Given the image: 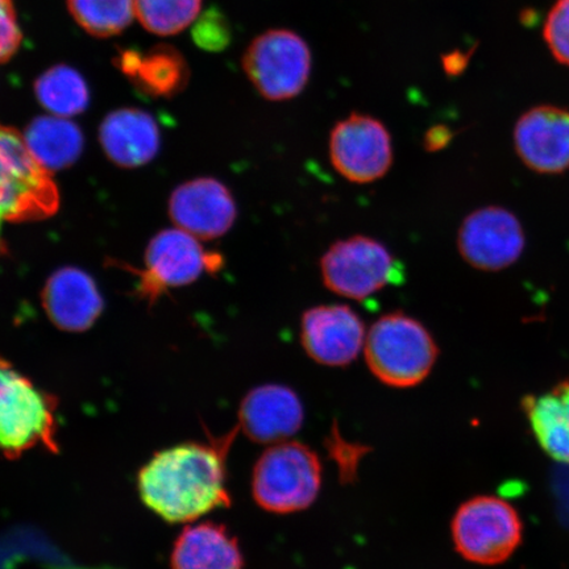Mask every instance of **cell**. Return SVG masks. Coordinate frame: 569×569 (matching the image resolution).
I'll return each mask as SVG.
<instances>
[{"label":"cell","instance_id":"1","mask_svg":"<svg viewBox=\"0 0 569 569\" xmlns=\"http://www.w3.org/2000/svg\"><path fill=\"white\" fill-rule=\"evenodd\" d=\"M234 432L218 442H190L160 451L140 469L142 502L170 523L194 522L220 508H229L227 452Z\"/></svg>","mask_w":569,"mask_h":569},{"label":"cell","instance_id":"2","mask_svg":"<svg viewBox=\"0 0 569 569\" xmlns=\"http://www.w3.org/2000/svg\"><path fill=\"white\" fill-rule=\"evenodd\" d=\"M51 172L36 160L24 134L0 123V256L7 253V224L39 222L59 210Z\"/></svg>","mask_w":569,"mask_h":569},{"label":"cell","instance_id":"3","mask_svg":"<svg viewBox=\"0 0 569 569\" xmlns=\"http://www.w3.org/2000/svg\"><path fill=\"white\" fill-rule=\"evenodd\" d=\"M362 352L377 380L391 388L408 389L429 377L439 347L418 319L395 311L376 320L367 332Z\"/></svg>","mask_w":569,"mask_h":569},{"label":"cell","instance_id":"4","mask_svg":"<svg viewBox=\"0 0 569 569\" xmlns=\"http://www.w3.org/2000/svg\"><path fill=\"white\" fill-rule=\"evenodd\" d=\"M57 398L0 359V452L16 459L33 448L59 452Z\"/></svg>","mask_w":569,"mask_h":569},{"label":"cell","instance_id":"5","mask_svg":"<svg viewBox=\"0 0 569 569\" xmlns=\"http://www.w3.org/2000/svg\"><path fill=\"white\" fill-rule=\"evenodd\" d=\"M322 487V462L300 442L270 446L256 461L252 495L261 509L274 515L297 513L316 502Z\"/></svg>","mask_w":569,"mask_h":569},{"label":"cell","instance_id":"6","mask_svg":"<svg viewBox=\"0 0 569 569\" xmlns=\"http://www.w3.org/2000/svg\"><path fill=\"white\" fill-rule=\"evenodd\" d=\"M523 525L517 510L501 498L473 497L462 503L452 519L455 549L481 566L503 563L521 545Z\"/></svg>","mask_w":569,"mask_h":569},{"label":"cell","instance_id":"7","mask_svg":"<svg viewBox=\"0 0 569 569\" xmlns=\"http://www.w3.org/2000/svg\"><path fill=\"white\" fill-rule=\"evenodd\" d=\"M319 267L327 289L355 301L367 300L403 276L389 249L365 234L338 240L327 249Z\"/></svg>","mask_w":569,"mask_h":569},{"label":"cell","instance_id":"8","mask_svg":"<svg viewBox=\"0 0 569 569\" xmlns=\"http://www.w3.org/2000/svg\"><path fill=\"white\" fill-rule=\"evenodd\" d=\"M243 69L253 88L272 102L301 94L311 74V52L300 34L289 30L261 33L247 48Z\"/></svg>","mask_w":569,"mask_h":569},{"label":"cell","instance_id":"9","mask_svg":"<svg viewBox=\"0 0 569 569\" xmlns=\"http://www.w3.org/2000/svg\"><path fill=\"white\" fill-rule=\"evenodd\" d=\"M144 264L139 293L153 301L168 289L193 283L203 273L218 272L223 259L219 253L206 251L193 234L176 229L156 234L148 246Z\"/></svg>","mask_w":569,"mask_h":569},{"label":"cell","instance_id":"10","mask_svg":"<svg viewBox=\"0 0 569 569\" xmlns=\"http://www.w3.org/2000/svg\"><path fill=\"white\" fill-rule=\"evenodd\" d=\"M329 154L347 181L366 184L386 177L393 163V142L379 119L355 112L332 128Z\"/></svg>","mask_w":569,"mask_h":569},{"label":"cell","instance_id":"11","mask_svg":"<svg viewBox=\"0 0 569 569\" xmlns=\"http://www.w3.org/2000/svg\"><path fill=\"white\" fill-rule=\"evenodd\" d=\"M458 248L468 264L495 272L519 259L525 248V234L513 213L490 206L465 219L458 234Z\"/></svg>","mask_w":569,"mask_h":569},{"label":"cell","instance_id":"12","mask_svg":"<svg viewBox=\"0 0 569 569\" xmlns=\"http://www.w3.org/2000/svg\"><path fill=\"white\" fill-rule=\"evenodd\" d=\"M367 331L358 312L346 305H320L303 312L301 343L325 367H346L365 350Z\"/></svg>","mask_w":569,"mask_h":569},{"label":"cell","instance_id":"13","mask_svg":"<svg viewBox=\"0 0 569 569\" xmlns=\"http://www.w3.org/2000/svg\"><path fill=\"white\" fill-rule=\"evenodd\" d=\"M177 229L203 240L223 237L237 222V202L229 188L216 178H198L181 184L169 202Z\"/></svg>","mask_w":569,"mask_h":569},{"label":"cell","instance_id":"14","mask_svg":"<svg viewBox=\"0 0 569 569\" xmlns=\"http://www.w3.org/2000/svg\"><path fill=\"white\" fill-rule=\"evenodd\" d=\"M305 421L300 397L280 383L252 389L241 401L239 427L254 443L277 445L293 438Z\"/></svg>","mask_w":569,"mask_h":569},{"label":"cell","instance_id":"15","mask_svg":"<svg viewBox=\"0 0 569 569\" xmlns=\"http://www.w3.org/2000/svg\"><path fill=\"white\" fill-rule=\"evenodd\" d=\"M516 147L526 166L540 173L569 168V112L540 106L526 112L516 127Z\"/></svg>","mask_w":569,"mask_h":569},{"label":"cell","instance_id":"16","mask_svg":"<svg viewBox=\"0 0 569 569\" xmlns=\"http://www.w3.org/2000/svg\"><path fill=\"white\" fill-rule=\"evenodd\" d=\"M42 306L49 319L63 331H87L103 311L94 280L77 268L57 270L42 290Z\"/></svg>","mask_w":569,"mask_h":569},{"label":"cell","instance_id":"17","mask_svg":"<svg viewBox=\"0 0 569 569\" xmlns=\"http://www.w3.org/2000/svg\"><path fill=\"white\" fill-rule=\"evenodd\" d=\"M99 139L112 162L122 168L146 166L160 148L158 123L149 113L137 109H120L103 120Z\"/></svg>","mask_w":569,"mask_h":569},{"label":"cell","instance_id":"18","mask_svg":"<svg viewBox=\"0 0 569 569\" xmlns=\"http://www.w3.org/2000/svg\"><path fill=\"white\" fill-rule=\"evenodd\" d=\"M172 569H243L238 539L226 526L202 522L188 526L178 536L170 555Z\"/></svg>","mask_w":569,"mask_h":569},{"label":"cell","instance_id":"19","mask_svg":"<svg viewBox=\"0 0 569 569\" xmlns=\"http://www.w3.org/2000/svg\"><path fill=\"white\" fill-rule=\"evenodd\" d=\"M117 67L149 96L169 97L181 91L189 81V67L173 47L158 46L147 52L127 51L117 57Z\"/></svg>","mask_w":569,"mask_h":569},{"label":"cell","instance_id":"20","mask_svg":"<svg viewBox=\"0 0 569 569\" xmlns=\"http://www.w3.org/2000/svg\"><path fill=\"white\" fill-rule=\"evenodd\" d=\"M523 409L545 452L569 465V381L549 393L526 397Z\"/></svg>","mask_w":569,"mask_h":569},{"label":"cell","instance_id":"21","mask_svg":"<svg viewBox=\"0 0 569 569\" xmlns=\"http://www.w3.org/2000/svg\"><path fill=\"white\" fill-rule=\"evenodd\" d=\"M24 139L36 160L51 173L70 167L83 151V134L68 118L34 119L28 126Z\"/></svg>","mask_w":569,"mask_h":569},{"label":"cell","instance_id":"22","mask_svg":"<svg viewBox=\"0 0 569 569\" xmlns=\"http://www.w3.org/2000/svg\"><path fill=\"white\" fill-rule=\"evenodd\" d=\"M34 94L56 117L71 118L87 110L90 92L83 77L68 66H57L34 82Z\"/></svg>","mask_w":569,"mask_h":569},{"label":"cell","instance_id":"23","mask_svg":"<svg viewBox=\"0 0 569 569\" xmlns=\"http://www.w3.org/2000/svg\"><path fill=\"white\" fill-rule=\"evenodd\" d=\"M76 23L96 38H111L132 23L134 0H68Z\"/></svg>","mask_w":569,"mask_h":569},{"label":"cell","instance_id":"24","mask_svg":"<svg viewBox=\"0 0 569 569\" xmlns=\"http://www.w3.org/2000/svg\"><path fill=\"white\" fill-rule=\"evenodd\" d=\"M202 0H134L137 18L147 31L159 36L180 33L201 12Z\"/></svg>","mask_w":569,"mask_h":569},{"label":"cell","instance_id":"25","mask_svg":"<svg viewBox=\"0 0 569 569\" xmlns=\"http://www.w3.org/2000/svg\"><path fill=\"white\" fill-rule=\"evenodd\" d=\"M543 34L555 59L569 67V0H558L552 6Z\"/></svg>","mask_w":569,"mask_h":569},{"label":"cell","instance_id":"26","mask_svg":"<svg viewBox=\"0 0 569 569\" xmlns=\"http://www.w3.org/2000/svg\"><path fill=\"white\" fill-rule=\"evenodd\" d=\"M194 38L198 44L208 51H222L230 44L231 27L222 13L210 11L199 20Z\"/></svg>","mask_w":569,"mask_h":569},{"label":"cell","instance_id":"27","mask_svg":"<svg viewBox=\"0 0 569 569\" xmlns=\"http://www.w3.org/2000/svg\"><path fill=\"white\" fill-rule=\"evenodd\" d=\"M23 40L12 0H0V63L12 59Z\"/></svg>","mask_w":569,"mask_h":569},{"label":"cell","instance_id":"28","mask_svg":"<svg viewBox=\"0 0 569 569\" xmlns=\"http://www.w3.org/2000/svg\"><path fill=\"white\" fill-rule=\"evenodd\" d=\"M452 140V132L446 126H433L426 131L423 148L427 152H438Z\"/></svg>","mask_w":569,"mask_h":569}]
</instances>
